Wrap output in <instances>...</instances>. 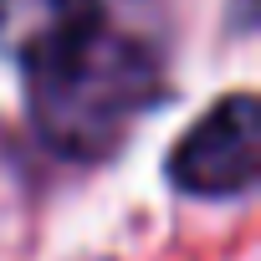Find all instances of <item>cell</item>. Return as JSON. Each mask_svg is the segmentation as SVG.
I'll return each instance as SVG.
<instances>
[{
  "label": "cell",
  "instance_id": "7a4b0ae2",
  "mask_svg": "<svg viewBox=\"0 0 261 261\" xmlns=\"http://www.w3.org/2000/svg\"><path fill=\"white\" fill-rule=\"evenodd\" d=\"M169 185L200 200H230L256 185V97H220L169 154Z\"/></svg>",
  "mask_w": 261,
  "mask_h": 261
},
{
  "label": "cell",
  "instance_id": "3957f363",
  "mask_svg": "<svg viewBox=\"0 0 261 261\" xmlns=\"http://www.w3.org/2000/svg\"><path fill=\"white\" fill-rule=\"evenodd\" d=\"M102 26V0H0V51L26 72L72 51Z\"/></svg>",
  "mask_w": 261,
  "mask_h": 261
},
{
  "label": "cell",
  "instance_id": "6da1fadb",
  "mask_svg": "<svg viewBox=\"0 0 261 261\" xmlns=\"http://www.w3.org/2000/svg\"><path fill=\"white\" fill-rule=\"evenodd\" d=\"M164 97L154 46L123 31H92L31 72V123L62 159H108L123 134Z\"/></svg>",
  "mask_w": 261,
  "mask_h": 261
}]
</instances>
